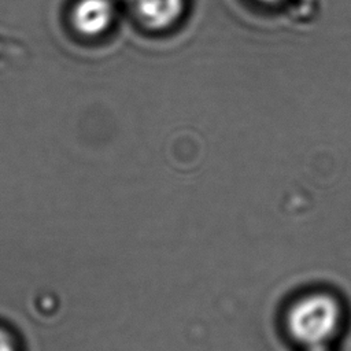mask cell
<instances>
[{
    "label": "cell",
    "mask_w": 351,
    "mask_h": 351,
    "mask_svg": "<svg viewBox=\"0 0 351 351\" xmlns=\"http://www.w3.org/2000/svg\"><path fill=\"white\" fill-rule=\"evenodd\" d=\"M0 351H15L11 337L3 329H0Z\"/></svg>",
    "instance_id": "3957f363"
},
{
    "label": "cell",
    "mask_w": 351,
    "mask_h": 351,
    "mask_svg": "<svg viewBox=\"0 0 351 351\" xmlns=\"http://www.w3.org/2000/svg\"><path fill=\"white\" fill-rule=\"evenodd\" d=\"M137 18L149 29H165L181 14L184 0H130Z\"/></svg>",
    "instance_id": "7a4b0ae2"
},
{
    "label": "cell",
    "mask_w": 351,
    "mask_h": 351,
    "mask_svg": "<svg viewBox=\"0 0 351 351\" xmlns=\"http://www.w3.org/2000/svg\"><path fill=\"white\" fill-rule=\"evenodd\" d=\"M258 1H262V3H277L280 0H258Z\"/></svg>",
    "instance_id": "277c9868"
},
{
    "label": "cell",
    "mask_w": 351,
    "mask_h": 351,
    "mask_svg": "<svg viewBox=\"0 0 351 351\" xmlns=\"http://www.w3.org/2000/svg\"><path fill=\"white\" fill-rule=\"evenodd\" d=\"M112 18L108 0H80L73 10V23L85 36H96L107 29Z\"/></svg>",
    "instance_id": "6da1fadb"
}]
</instances>
